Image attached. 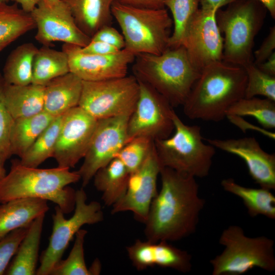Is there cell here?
<instances>
[{"mask_svg":"<svg viewBox=\"0 0 275 275\" xmlns=\"http://www.w3.org/2000/svg\"><path fill=\"white\" fill-rule=\"evenodd\" d=\"M267 10L272 18H275V0H257Z\"/></svg>","mask_w":275,"mask_h":275,"instance_id":"cell-47","label":"cell"},{"mask_svg":"<svg viewBox=\"0 0 275 275\" xmlns=\"http://www.w3.org/2000/svg\"><path fill=\"white\" fill-rule=\"evenodd\" d=\"M154 147V141L146 136L134 137L127 142L115 154L131 173L143 164Z\"/></svg>","mask_w":275,"mask_h":275,"instance_id":"cell-34","label":"cell"},{"mask_svg":"<svg viewBox=\"0 0 275 275\" xmlns=\"http://www.w3.org/2000/svg\"><path fill=\"white\" fill-rule=\"evenodd\" d=\"M174 133L154 141L156 152L162 167L194 177L207 176L216 148L203 142L201 127L185 124L174 112Z\"/></svg>","mask_w":275,"mask_h":275,"instance_id":"cell-6","label":"cell"},{"mask_svg":"<svg viewBox=\"0 0 275 275\" xmlns=\"http://www.w3.org/2000/svg\"><path fill=\"white\" fill-rule=\"evenodd\" d=\"M243 68L247 76L244 98L261 95L275 101V76L263 72L253 62Z\"/></svg>","mask_w":275,"mask_h":275,"instance_id":"cell-36","label":"cell"},{"mask_svg":"<svg viewBox=\"0 0 275 275\" xmlns=\"http://www.w3.org/2000/svg\"><path fill=\"white\" fill-rule=\"evenodd\" d=\"M91 40L105 42L120 50L124 49L125 47V41L122 34L111 25L101 28L91 38Z\"/></svg>","mask_w":275,"mask_h":275,"instance_id":"cell-39","label":"cell"},{"mask_svg":"<svg viewBox=\"0 0 275 275\" xmlns=\"http://www.w3.org/2000/svg\"><path fill=\"white\" fill-rule=\"evenodd\" d=\"M62 116L55 118L47 127L20 157V163L26 167L37 168L49 157H52L61 124Z\"/></svg>","mask_w":275,"mask_h":275,"instance_id":"cell-31","label":"cell"},{"mask_svg":"<svg viewBox=\"0 0 275 275\" xmlns=\"http://www.w3.org/2000/svg\"><path fill=\"white\" fill-rule=\"evenodd\" d=\"M139 95L127 122L128 141L146 136L154 141L169 137L174 129V110L169 101L147 84L138 80Z\"/></svg>","mask_w":275,"mask_h":275,"instance_id":"cell-11","label":"cell"},{"mask_svg":"<svg viewBox=\"0 0 275 275\" xmlns=\"http://www.w3.org/2000/svg\"><path fill=\"white\" fill-rule=\"evenodd\" d=\"M82 80L69 72L56 77L44 87V111L56 118L78 105Z\"/></svg>","mask_w":275,"mask_h":275,"instance_id":"cell-20","label":"cell"},{"mask_svg":"<svg viewBox=\"0 0 275 275\" xmlns=\"http://www.w3.org/2000/svg\"><path fill=\"white\" fill-rule=\"evenodd\" d=\"M70 72L68 58L63 50L43 45L34 57L32 83L45 86L52 79Z\"/></svg>","mask_w":275,"mask_h":275,"instance_id":"cell-28","label":"cell"},{"mask_svg":"<svg viewBox=\"0 0 275 275\" xmlns=\"http://www.w3.org/2000/svg\"><path fill=\"white\" fill-rule=\"evenodd\" d=\"M44 216L45 214H42L31 223L6 270V274H36Z\"/></svg>","mask_w":275,"mask_h":275,"instance_id":"cell-24","label":"cell"},{"mask_svg":"<svg viewBox=\"0 0 275 275\" xmlns=\"http://www.w3.org/2000/svg\"><path fill=\"white\" fill-rule=\"evenodd\" d=\"M81 48L85 52L99 55L114 53L120 50L105 42L92 40L86 46Z\"/></svg>","mask_w":275,"mask_h":275,"instance_id":"cell-41","label":"cell"},{"mask_svg":"<svg viewBox=\"0 0 275 275\" xmlns=\"http://www.w3.org/2000/svg\"><path fill=\"white\" fill-rule=\"evenodd\" d=\"M5 82L0 73V163L4 165L12 156L10 147V135L14 119L5 103Z\"/></svg>","mask_w":275,"mask_h":275,"instance_id":"cell-37","label":"cell"},{"mask_svg":"<svg viewBox=\"0 0 275 275\" xmlns=\"http://www.w3.org/2000/svg\"><path fill=\"white\" fill-rule=\"evenodd\" d=\"M78 27L91 38L101 28L112 24L115 0H62Z\"/></svg>","mask_w":275,"mask_h":275,"instance_id":"cell-22","label":"cell"},{"mask_svg":"<svg viewBox=\"0 0 275 275\" xmlns=\"http://www.w3.org/2000/svg\"><path fill=\"white\" fill-rule=\"evenodd\" d=\"M139 84L133 75L84 81L78 106L96 120L130 115L137 102Z\"/></svg>","mask_w":275,"mask_h":275,"instance_id":"cell-9","label":"cell"},{"mask_svg":"<svg viewBox=\"0 0 275 275\" xmlns=\"http://www.w3.org/2000/svg\"><path fill=\"white\" fill-rule=\"evenodd\" d=\"M54 118L43 111L31 117L14 119L10 135L12 155L21 157Z\"/></svg>","mask_w":275,"mask_h":275,"instance_id":"cell-27","label":"cell"},{"mask_svg":"<svg viewBox=\"0 0 275 275\" xmlns=\"http://www.w3.org/2000/svg\"><path fill=\"white\" fill-rule=\"evenodd\" d=\"M88 232L80 229L76 233L73 247L68 257L53 267L50 275H91L84 256L85 238Z\"/></svg>","mask_w":275,"mask_h":275,"instance_id":"cell-35","label":"cell"},{"mask_svg":"<svg viewBox=\"0 0 275 275\" xmlns=\"http://www.w3.org/2000/svg\"><path fill=\"white\" fill-rule=\"evenodd\" d=\"M130 173L123 163L114 158L94 175V185L102 193L105 205L113 206L125 194Z\"/></svg>","mask_w":275,"mask_h":275,"instance_id":"cell-25","label":"cell"},{"mask_svg":"<svg viewBox=\"0 0 275 275\" xmlns=\"http://www.w3.org/2000/svg\"><path fill=\"white\" fill-rule=\"evenodd\" d=\"M44 87L33 83L19 86L5 82V103L13 119L31 117L44 111Z\"/></svg>","mask_w":275,"mask_h":275,"instance_id":"cell-23","label":"cell"},{"mask_svg":"<svg viewBox=\"0 0 275 275\" xmlns=\"http://www.w3.org/2000/svg\"><path fill=\"white\" fill-rule=\"evenodd\" d=\"M87 196L83 188L75 191L74 212L66 219L57 205L52 214L53 227L47 248L42 252L40 265L36 274L50 275L71 240L85 225H93L103 220L101 205L98 202L87 203Z\"/></svg>","mask_w":275,"mask_h":275,"instance_id":"cell-10","label":"cell"},{"mask_svg":"<svg viewBox=\"0 0 275 275\" xmlns=\"http://www.w3.org/2000/svg\"><path fill=\"white\" fill-rule=\"evenodd\" d=\"M48 209L47 201L39 198H20L0 204V239L16 229L29 226Z\"/></svg>","mask_w":275,"mask_h":275,"instance_id":"cell-21","label":"cell"},{"mask_svg":"<svg viewBox=\"0 0 275 275\" xmlns=\"http://www.w3.org/2000/svg\"><path fill=\"white\" fill-rule=\"evenodd\" d=\"M168 242L136 239L133 244L126 247L128 256L138 270L157 266L182 273L189 272L192 267L191 256L186 251Z\"/></svg>","mask_w":275,"mask_h":275,"instance_id":"cell-19","label":"cell"},{"mask_svg":"<svg viewBox=\"0 0 275 275\" xmlns=\"http://www.w3.org/2000/svg\"><path fill=\"white\" fill-rule=\"evenodd\" d=\"M29 226L16 229L0 239V275L5 273Z\"/></svg>","mask_w":275,"mask_h":275,"instance_id":"cell-38","label":"cell"},{"mask_svg":"<svg viewBox=\"0 0 275 275\" xmlns=\"http://www.w3.org/2000/svg\"><path fill=\"white\" fill-rule=\"evenodd\" d=\"M256 66L263 72L275 76V52H273L265 61Z\"/></svg>","mask_w":275,"mask_h":275,"instance_id":"cell-45","label":"cell"},{"mask_svg":"<svg viewBox=\"0 0 275 275\" xmlns=\"http://www.w3.org/2000/svg\"><path fill=\"white\" fill-rule=\"evenodd\" d=\"M62 50L67 54L70 72L84 81H98L125 76L128 66L135 56L123 49L117 52L99 55L84 52L78 46L63 43Z\"/></svg>","mask_w":275,"mask_h":275,"instance_id":"cell-17","label":"cell"},{"mask_svg":"<svg viewBox=\"0 0 275 275\" xmlns=\"http://www.w3.org/2000/svg\"><path fill=\"white\" fill-rule=\"evenodd\" d=\"M10 0H0V3H8Z\"/></svg>","mask_w":275,"mask_h":275,"instance_id":"cell-51","label":"cell"},{"mask_svg":"<svg viewBox=\"0 0 275 275\" xmlns=\"http://www.w3.org/2000/svg\"><path fill=\"white\" fill-rule=\"evenodd\" d=\"M89 269L91 274H99L101 271V265L99 260H95Z\"/></svg>","mask_w":275,"mask_h":275,"instance_id":"cell-48","label":"cell"},{"mask_svg":"<svg viewBox=\"0 0 275 275\" xmlns=\"http://www.w3.org/2000/svg\"><path fill=\"white\" fill-rule=\"evenodd\" d=\"M44 1L48 3H55L59 2L61 0H43Z\"/></svg>","mask_w":275,"mask_h":275,"instance_id":"cell-50","label":"cell"},{"mask_svg":"<svg viewBox=\"0 0 275 275\" xmlns=\"http://www.w3.org/2000/svg\"><path fill=\"white\" fill-rule=\"evenodd\" d=\"M164 3L171 11L173 21L169 47L181 46L187 26L199 9L200 0H164Z\"/></svg>","mask_w":275,"mask_h":275,"instance_id":"cell-33","label":"cell"},{"mask_svg":"<svg viewBox=\"0 0 275 275\" xmlns=\"http://www.w3.org/2000/svg\"><path fill=\"white\" fill-rule=\"evenodd\" d=\"M224 251L210 260L212 275H241L255 267L275 270L274 240L265 236L250 237L238 225L225 229L218 240Z\"/></svg>","mask_w":275,"mask_h":275,"instance_id":"cell-8","label":"cell"},{"mask_svg":"<svg viewBox=\"0 0 275 275\" xmlns=\"http://www.w3.org/2000/svg\"><path fill=\"white\" fill-rule=\"evenodd\" d=\"M238 0H200L201 9L218 10L222 7Z\"/></svg>","mask_w":275,"mask_h":275,"instance_id":"cell-44","label":"cell"},{"mask_svg":"<svg viewBox=\"0 0 275 275\" xmlns=\"http://www.w3.org/2000/svg\"><path fill=\"white\" fill-rule=\"evenodd\" d=\"M217 10L199 9L185 30L181 45L191 64L201 71L207 66L223 61L224 38L218 28Z\"/></svg>","mask_w":275,"mask_h":275,"instance_id":"cell-12","label":"cell"},{"mask_svg":"<svg viewBox=\"0 0 275 275\" xmlns=\"http://www.w3.org/2000/svg\"><path fill=\"white\" fill-rule=\"evenodd\" d=\"M226 117L229 119L231 122L238 126L243 132L246 131L247 127H249V126H250L253 130H255L257 131L260 132L265 135L267 136L272 139L274 140L275 139L274 133H272L265 128L262 129L258 127L253 126V125H251L249 123L245 122V121L242 119L241 117L228 115Z\"/></svg>","mask_w":275,"mask_h":275,"instance_id":"cell-43","label":"cell"},{"mask_svg":"<svg viewBox=\"0 0 275 275\" xmlns=\"http://www.w3.org/2000/svg\"><path fill=\"white\" fill-rule=\"evenodd\" d=\"M6 174V170L4 168V165H3L0 163V181L3 179Z\"/></svg>","mask_w":275,"mask_h":275,"instance_id":"cell-49","label":"cell"},{"mask_svg":"<svg viewBox=\"0 0 275 275\" xmlns=\"http://www.w3.org/2000/svg\"><path fill=\"white\" fill-rule=\"evenodd\" d=\"M207 141L215 148L243 159L250 175L261 187L275 189V154L265 151L254 137Z\"/></svg>","mask_w":275,"mask_h":275,"instance_id":"cell-18","label":"cell"},{"mask_svg":"<svg viewBox=\"0 0 275 275\" xmlns=\"http://www.w3.org/2000/svg\"><path fill=\"white\" fill-rule=\"evenodd\" d=\"M20 5L25 12L30 13L36 7L40 0H12Z\"/></svg>","mask_w":275,"mask_h":275,"instance_id":"cell-46","label":"cell"},{"mask_svg":"<svg viewBox=\"0 0 275 275\" xmlns=\"http://www.w3.org/2000/svg\"><path fill=\"white\" fill-rule=\"evenodd\" d=\"M58 167L39 169L12 160L9 172L0 181V204L17 199L33 198L51 201L64 214L75 206V191L67 186L80 180L77 171Z\"/></svg>","mask_w":275,"mask_h":275,"instance_id":"cell-3","label":"cell"},{"mask_svg":"<svg viewBox=\"0 0 275 275\" xmlns=\"http://www.w3.org/2000/svg\"><path fill=\"white\" fill-rule=\"evenodd\" d=\"M274 48L275 26H272L260 47L254 52L253 63L257 65L265 61L274 52Z\"/></svg>","mask_w":275,"mask_h":275,"instance_id":"cell-40","label":"cell"},{"mask_svg":"<svg viewBox=\"0 0 275 275\" xmlns=\"http://www.w3.org/2000/svg\"><path fill=\"white\" fill-rule=\"evenodd\" d=\"M34 28L35 23L30 13L16 4L0 3V52Z\"/></svg>","mask_w":275,"mask_h":275,"instance_id":"cell-30","label":"cell"},{"mask_svg":"<svg viewBox=\"0 0 275 275\" xmlns=\"http://www.w3.org/2000/svg\"><path fill=\"white\" fill-rule=\"evenodd\" d=\"M112 13L121 30L124 49L135 56L159 54L169 48L173 21L164 8H141L114 2Z\"/></svg>","mask_w":275,"mask_h":275,"instance_id":"cell-5","label":"cell"},{"mask_svg":"<svg viewBox=\"0 0 275 275\" xmlns=\"http://www.w3.org/2000/svg\"><path fill=\"white\" fill-rule=\"evenodd\" d=\"M161 188L151 204L144 224L146 239L175 241L196 232L205 205L196 178L162 167Z\"/></svg>","mask_w":275,"mask_h":275,"instance_id":"cell-1","label":"cell"},{"mask_svg":"<svg viewBox=\"0 0 275 275\" xmlns=\"http://www.w3.org/2000/svg\"><path fill=\"white\" fill-rule=\"evenodd\" d=\"M228 115L251 116L267 130L275 127V101L268 98L244 97L232 104L227 110Z\"/></svg>","mask_w":275,"mask_h":275,"instance_id":"cell-32","label":"cell"},{"mask_svg":"<svg viewBox=\"0 0 275 275\" xmlns=\"http://www.w3.org/2000/svg\"><path fill=\"white\" fill-rule=\"evenodd\" d=\"M247 76L242 67L218 61L206 66L183 104L190 119L219 122L229 108L244 97Z\"/></svg>","mask_w":275,"mask_h":275,"instance_id":"cell-2","label":"cell"},{"mask_svg":"<svg viewBox=\"0 0 275 275\" xmlns=\"http://www.w3.org/2000/svg\"><path fill=\"white\" fill-rule=\"evenodd\" d=\"M161 168L154 145L140 167L130 173L126 191L112 206V213L130 211L137 221L144 224L158 193L157 180Z\"/></svg>","mask_w":275,"mask_h":275,"instance_id":"cell-16","label":"cell"},{"mask_svg":"<svg viewBox=\"0 0 275 275\" xmlns=\"http://www.w3.org/2000/svg\"><path fill=\"white\" fill-rule=\"evenodd\" d=\"M38 49L33 43L27 42L11 52L3 69L6 84L23 86L32 83L33 61Z\"/></svg>","mask_w":275,"mask_h":275,"instance_id":"cell-29","label":"cell"},{"mask_svg":"<svg viewBox=\"0 0 275 275\" xmlns=\"http://www.w3.org/2000/svg\"><path fill=\"white\" fill-rule=\"evenodd\" d=\"M130 115L97 120V123L83 163L77 171L82 187L87 185L95 173L114 158L128 141L127 126Z\"/></svg>","mask_w":275,"mask_h":275,"instance_id":"cell-13","label":"cell"},{"mask_svg":"<svg viewBox=\"0 0 275 275\" xmlns=\"http://www.w3.org/2000/svg\"><path fill=\"white\" fill-rule=\"evenodd\" d=\"M115 2L124 5L141 8L156 9L165 7L164 0H115Z\"/></svg>","mask_w":275,"mask_h":275,"instance_id":"cell-42","label":"cell"},{"mask_svg":"<svg viewBox=\"0 0 275 275\" xmlns=\"http://www.w3.org/2000/svg\"><path fill=\"white\" fill-rule=\"evenodd\" d=\"M221 185L226 191L242 200L250 216L262 215L275 219V197L270 190L245 187L237 183L233 178L224 179Z\"/></svg>","mask_w":275,"mask_h":275,"instance_id":"cell-26","label":"cell"},{"mask_svg":"<svg viewBox=\"0 0 275 275\" xmlns=\"http://www.w3.org/2000/svg\"><path fill=\"white\" fill-rule=\"evenodd\" d=\"M266 9L257 0H238L218 9L216 19L224 33L223 61L244 67L253 62L254 39L261 29Z\"/></svg>","mask_w":275,"mask_h":275,"instance_id":"cell-7","label":"cell"},{"mask_svg":"<svg viewBox=\"0 0 275 275\" xmlns=\"http://www.w3.org/2000/svg\"><path fill=\"white\" fill-rule=\"evenodd\" d=\"M97 120L78 106L62 116L53 157L58 167L74 168L87 152Z\"/></svg>","mask_w":275,"mask_h":275,"instance_id":"cell-15","label":"cell"},{"mask_svg":"<svg viewBox=\"0 0 275 275\" xmlns=\"http://www.w3.org/2000/svg\"><path fill=\"white\" fill-rule=\"evenodd\" d=\"M30 14L37 29L35 39L43 45L60 41L83 47L91 40L78 27L62 0L55 3L40 0Z\"/></svg>","mask_w":275,"mask_h":275,"instance_id":"cell-14","label":"cell"},{"mask_svg":"<svg viewBox=\"0 0 275 275\" xmlns=\"http://www.w3.org/2000/svg\"><path fill=\"white\" fill-rule=\"evenodd\" d=\"M132 64L136 79L162 95L173 107L183 105L201 72L191 64L182 45L159 54H137Z\"/></svg>","mask_w":275,"mask_h":275,"instance_id":"cell-4","label":"cell"}]
</instances>
